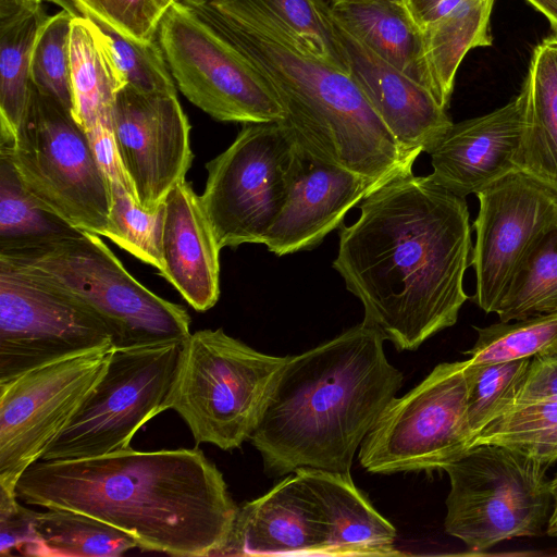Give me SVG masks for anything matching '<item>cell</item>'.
I'll use <instances>...</instances> for the list:
<instances>
[{"label":"cell","mask_w":557,"mask_h":557,"mask_svg":"<svg viewBox=\"0 0 557 557\" xmlns=\"http://www.w3.org/2000/svg\"><path fill=\"white\" fill-rule=\"evenodd\" d=\"M539 401L557 403V352L530 360L513 404Z\"/></svg>","instance_id":"cell-39"},{"label":"cell","mask_w":557,"mask_h":557,"mask_svg":"<svg viewBox=\"0 0 557 557\" xmlns=\"http://www.w3.org/2000/svg\"><path fill=\"white\" fill-rule=\"evenodd\" d=\"M79 15L96 20L126 38L157 39L160 23L172 0H71Z\"/></svg>","instance_id":"cell-37"},{"label":"cell","mask_w":557,"mask_h":557,"mask_svg":"<svg viewBox=\"0 0 557 557\" xmlns=\"http://www.w3.org/2000/svg\"><path fill=\"white\" fill-rule=\"evenodd\" d=\"M384 341L361 322L287 356L249 438L268 474L300 468L350 472L362 441L403 385Z\"/></svg>","instance_id":"cell-3"},{"label":"cell","mask_w":557,"mask_h":557,"mask_svg":"<svg viewBox=\"0 0 557 557\" xmlns=\"http://www.w3.org/2000/svg\"><path fill=\"white\" fill-rule=\"evenodd\" d=\"M193 5V4H191ZM261 75L298 146L381 187L412 173L404 150L346 72L307 53L249 0L193 5Z\"/></svg>","instance_id":"cell-4"},{"label":"cell","mask_w":557,"mask_h":557,"mask_svg":"<svg viewBox=\"0 0 557 557\" xmlns=\"http://www.w3.org/2000/svg\"><path fill=\"white\" fill-rule=\"evenodd\" d=\"M15 494L26 505L85 513L135 539L138 547L180 557H214L238 506L222 472L198 447L38 460Z\"/></svg>","instance_id":"cell-2"},{"label":"cell","mask_w":557,"mask_h":557,"mask_svg":"<svg viewBox=\"0 0 557 557\" xmlns=\"http://www.w3.org/2000/svg\"><path fill=\"white\" fill-rule=\"evenodd\" d=\"M91 21L106 38L122 88L129 86L149 94H176L175 82L158 39L133 40L101 22Z\"/></svg>","instance_id":"cell-35"},{"label":"cell","mask_w":557,"mask_h":557,"mask_svg":"<svg viewBox=\"0 0 557 557\" xmlns=\"http://www.w3.org/2000/svg\"><path fill=\"white\" fill-rule=\"evenodd\" d=\"M10 154L26 191L73 227L107 235L111 190L90 140L73 114L30 84Z\"/></svg>","instance_id":"cell-8"},{"label":"cell","mask_w":557,"mask_h":557,"mask_svg":"<svg viewBox=\"0 0 557 557\" xmlns=\"http://www.w3.org/2000/svg\"><path fill=\"white\" fill-rule=\"evenodd\" d=\"M341 226L333 268L362 304L363 323L398 350H416L453 326L469 298L463 276L472 251L465 198L430 175L395 177L357 206Z\"/></svg>","instance_id":"cell-1"},{"label":"cell","mask_w":557,"mask_h":557,"mask_svg":"<svg viewBox=\"0 0 557 557\" xmlns=\"http://www.w3.org/2000/svg\"><path fill=\"white\" fill-rule=\"evenodd\" d=\"M249 1L268 14L295 46L348 74V62L325 0Z\"/></svg>","instance_id":"cell-29"},{"label":"cell","mask_w":557,"mask_h":557,"mask_svg":"<svg viewBox=\"0 0 557 557\" xmlns=\"http://www.w3.org/2000/svg\"><path fill=\"white\" fill-rule=\"evenodd\" d=\"M495 0H461L422 30L430 90L447 110L455 76L465 55L473 48L492 46L490 17Z\"/></svg>","instance_id":"cell-26"},{"label":"cell","mask_w":557,"mask_h":557,"mask_svg":"<svg viewBox=\"0 0 557 557\" xmlns=\"http://www.w3.org/2000/svg\"><path fill=\"white\" fill-rule=\"evenodd\" d=\"M521 90L525 127L520 171L557 196V35L533 49Z\"/></svg>","instance_id":"cell-24"},{"label":"cell","mask_w":557,"mask_h":557,"mask_svg":"<svg viewBox=\"0 0 557 557\" xmlns=\"http://www.w3.org/2000/svg\"><path fill=\"white\" fill-rule=\"evenodd\" d=\"M466 364L440 363L416 387L391 400L360 445L358 460L367 471L443 470L473 446Z\"/></svg>","instance_id":"cell-11"},{"label":"cell","mask_w":557,"mask_h":557,"mask_svg":"<svg viewBox=\"0 0 557 557\" xmlns=\"http://www.w3.org/2000/svg\"><path fill=\"white\" fill-rule=\"evenodd\" d=\"M32 1H38V2H42V3L45 1L52 2V3L61 7L62 9L70 11L71 13H73L76 16L79 15V13L75 9V7L73 5L71 0H32Z\"/></svg>","instance_id":"cell-44"},{"label":"cell","mask_w":557,"mask_h":557,"mask_svg":"<svg viewBox=\"0 0 557 557\" xmlns=\"http://www.w3.org/2000/svg\"><path fill=\"white\" fill-rule=\"evenodd\" d=\"M329 12L376 55L431 92L422 30L403 0L330 2Z\"/></svg>","instance_id":"cell-23"},{"label":"cell","mask_w":557,"mask_h":557,"mask_svg":"<svg viewBox=\"0 0 557 557\" xmlns=\"http://www.w3.org/2000/svg\"><path fill=\"white\" fill-rule=\"evenodd\" d=\"M220 250L200 196L182 180L164 200L160 275L196 311H207L219 300Z\"/></svg>","instance_id":"cell-21"},{"label":"cell","mask_w":557,"mask_h":557,"mask_svg":"<svg viewBox=\"0 0 557 557\" xmlns=\"http://www.w3.org/2000/svg\"><path fill=\"white\" fill-rule=\"evenodd\" d=\"M474 329L476 342L465 351L472 363L532 359L557 352V311Z\"/></svg>","instance_id":"cell-31"},{"label":"cell","mask_w":557,"mask_h":557,"mask_svg":"<svg viewBox=\"0 0 557 557\" xmlns=\"http://www.w3.org/2000/svg\"><path fill=\"white\" fill-rule=\"evenodd\" d=\"M113 349L65 357L0 382V490L15 494L21 475L40 460L101 379Z\"/></svg>","instance_id":"cell-14"},{"label":"cell","mask_w":557,"mask_h":557,"mask_svg":"<svg viewBox=\"0 0 557 557\" xmlns=\"http://www.w3.org/2000/svg\"><path fill=\"white\" fill-rule=\"evenodd\" d=\"M524 92L487 114L453 124L430 151V177L466 198L520 171L524 135Z\"/></svg>","instance_id":"cell-18"},{"label":"cell","mask_w":557,"mask_h":557,"mask_svg":"<svg viewBox=\"0 0 557 557\" xmlns=\"http://www.w3.org/2000/svg\"><path fill=\"white\" fill-rule=\"evenodd\" d=\"M377 188L363 176L315 160L300 148L287 201L263 244L276 256L313 249Z\"/></svg>","instance_id":"cell-20"},{"label":"cell","mask_w":557,"mask_h":557,"mask_svg":"<svg viewBox=\"0 0 557 557\" xmlns=\"http://www.w3.org/2000/svg\"><path fill=\"white\" fill-rule=\"evenodd\" d=\"M111 190L110 228L107 238L137 259L163 269L161 237L164 202L153 212L143 209L124 184L109 180Z\"/></svg>","instance_id":"cell-33"},{"label":"cell","mask_w":557,"mask_h":557,"mask_svg":"<svg viewBox=\"0 0 557 557\" xmlns=\"http://www.w3.org/2000/svg\"><path fill=\"white\" fill-rule=\"evenodd\" d=\"M475 272L472 300L495 312L539 239L557 221V196L522 171L510 173L476 194Z\"/></svg>","instance_id":"cell-16"},{"label":"cell","mask_w":557,"mask_h":557,"mask_svg":"<svg viewBox=\"0 0 557 557\" xmlns=\"http://www.w3.org/2000/svg\"><path fill=\"white\" fill-rule=\"evenodd\" d=\"M547 468L506 446H472L443 469L450 483L446 533L473 552L541 535L553 509Z\"/></svg>","instance_id":"cell-9"},{"label":"cell","mask_w":557,"mask_h":557,"mask_svg":"<svg viewBox=\"0 0 557 557\" xmlns=\"http://www.w3.org/2000/svg\"><path fill=\"white\" fill-rule=\"evenodd\" d=\"M81 232L44 209L26 191L10 154L0 149V256L27 251Z\"/></svg>","instance_id":"cell-27"},{"label":"cell","mask_w":557,"mask_h":557,"mask_svg":"<svg viewBox=\"0 0 557 557\" xmlns=\"http://www.w3.org/2000/svg\"><path fill=\"white\" fill-rule=\"evenodd\" d=\"M0 259L84 305L106 325L114 348L184 343L191 334L185 308L134 278L97 234L82 231Z\"/></svg>","instance_id":"cell-6"},{"label":"cell","mask_w":557,"mask_h":557,"mask_svg":"<svg viewBox=\"0 0 557 557\" xmlns=\"http://www.w3.org/2000/svg\"><path fill=\"white\" fill-rule=\"evenodd\" d=\"M397 532L350 472L300 468L244 503L216 556H399Z\"/></svg>","instance_id":"cell-5"},{"label":"cell","mask_w":557,"mask_h":557,"mask_svg":"<svg viewBox=\"0 0 557 557\" xmlns=\"http://www.w3.org/2000/svg\"><path fill=\"white\" fill-rule=\"evenodd\" d=\"M176 87L221 122H281L285 111L248 61L183 0L165 12L157 34Z\"/></svg>","instance_id":"cell-12"},{"label":"cell","mask_w":557,"mask_h":557,"mask_svg":"<svg viewBox=\"0 0 557 557\" xmlns=\"http://www.w3.org/2000/svg\"><path fill=\"white\" fill-rule=\"evenodd\" d=\"M76 16L60 10L44 22L32 54L30 81L73 114L71 27Z\"/></svg>","instance_id":"cell-32"},{"label":"cell","mask_w":557,"mask_h":557,"mask_svg":"<svg viewBox=\"0 0 557 557\" xmlns=\"http://www.w3.org/2000/svg\"><path fill=\"white\" fill-rule=\"evenodd\" d=\"M287 356L260 352L222 329L191 333L182 344L165 399L197 444L238 448L255 431Z\"/></svg>","instance_id":"cell-7"},{"label":"cell","mask_w":557,"mask_h":557,"mask_svg":"<svg viewBox=\"0 0 557 557\" xmlns=\"http://www.w3.org/2000/svg\"><path fill=\"white\" fill-rule=\"evenodd\" d=\"M461 0H403L411 17L423 28L429 23L443 16Z\"/></svg>","instance_id":"cell-40"},{"label":"cell","mask_w":557,"mask_h":557,"mask_svg":"<svg viewBox=\"0 0 557 557\" xmlns=\"http://www.w3.org/2000/svg\"><path fill=\"white\" fill-rule=\"evenodd\" d=\"M172 1H176V0H172Z\"/></svg>","instance_id":"cell-48"},{"label":"cell","mask_w":557,"mask_h":557,"mask_svg":"<svg viewBox=\"0 0 557 557\" xmlns=\"http://www.w3.org/2000/svg\"><path fill=\"white\" fill-rule=\"evenodd\" d=\"M183 1H185L189 4H193V5H203V4L221 2L223 0H183Z\"/></svg>","instance_id":"cell-45"},{"label":"cell","mask_w":557,"mask_h":557,"mask_svg":"<svg viewBox=\"0 0 557 557\" xmlns=\"http://www.w3.org/2000/svg\"><path fill=\"white\" fill-rule=\"evenodd\" d=\"M113 132L137 203L157 211L193 162L190 124L176 94L124 86L116 94Z\"/></svg>","instance_id":"cell-17"},{"label":"cell","mask_w":557,"mask_h":557,"mask_svg":"<svg viewBox=\"0 0 557 557\" xmlns=\"http://www.w3.org/2000/svg\"><path fill=\"white\" fill-rule=\"evenodd\" d=\"M183 343L114 348L101 379L40 460L96 457L131 446L165 411Z\"/></svg>","instance_id":"cell-13"},{"label":"cell","mask_w":557,"mask_h":557,"mask_svg":"<svg viewBox=\"0 0 557 557\" xmlns=\"http://www.w3.org/2000/svg\"><path fill=\"white\" fill-rule=\"evenodd\" d=\"M300 154L282 122L245 123L206 164L201 206L220 248L263 244L283 210Z\"/></svg>","instance_id":"cell-10"},{"label":"cell","mask_w":557,"mask_h":557,"mask_svg":"<svg viewBox=\"0 0 557 557\" xmlns=\"http://www.w3.org/2000/svg\"><path fill=\"white\" fill-rule=\"evenodd\" d=\"M549 490L553 497V509L547 522L546 533L557 539V475L549 480Z\"/></svg>","instance_id":"cell-43"},{"label":"cell","mask_w":557,"mask_h":557,"mask_svg":"<svg viewBox=\"0 0 557 557\" xmlns=\"http://www.w3.org/2000/svg\"><path fill=\"white\" fill-rule=\"evenodd\" d=\"M535 10L541 12L549 22L552 29L557 35V0H525Z\"/></svg>","instance_id":"cell-42"},{"label":"cell","mask_w":557,"mask_h":557,"mask_svg":"<svg viewBox=\"0 0 557 557\" xmlns=\"http://www.w3.org/2000/svg\"><path fill=\"white\" fill-rule=\"evenodd\" d=\"M556 430L557 403L513 404L479 432L473 446L494 444L527 455Z\"/></svg>","instance_id":"cell-36"},{"label":"cell","mask_w":557,"mask_h":557,"mask_svg":"<svg viewBox=\"0 0 557 557\" xmlns=\"http://www.w3.org/2000/svg\"><path fill=\"white\" fill-rule=\"evenodd\" d=\"M73 116L85 129L109 180L134 194L122 166L113 132L117 91L122 88L106 38L89 18L78 15L71 27Z\"/></svg>","instance_id":"cell-22"},{"label":"cell","mask_w":557,"mask_h":557,"mask_svg":"<svg viewBox=\"0 0 557 557\" xmlns=\"http://www.w3.org/2000/svg\"><path fill=\"white\" fill-rule=\"evenodd\" d=\"M527 455L548 467L557 461V430L533 447Z\"/></svg>","instance_id":"cell-41"},{"label":"cell","mask_w":557,"mask_h":557,"mask_svg":"<svg viewBox=\"0 0 557 557\" xmlns=\"http://www.w3.org/2000/svg\"><path fill=\"white\" fill-rule=\"evenodd\" d=\"M36 513L23 505L15 494L0 490V555L18 552L38 557L39 536Z\"/></svg>","instance_id":"cell-38"},{"label":"cell","mask_w":557,"mask_h":557,"mask_svg":"<svg viewBox=\"0 0 557 557\" xmlns=\"http://www.w3.org/2000/svg\"><path fill=\"white\" fill-rule=\"evenodd\" d=\"M107 346L108 329L84 305L0 259V382Z\"/></svg>","instance_id":"cell-15"},{"label":"cell","mask_w":557,"mask_h":557,"mask_svg":"<svg viewBox=\"0 0 557 557\" xmlns=\"http://www.w3.org/2000/svg\"><path fill=\"white\" fill-rule=\"evenodd\" d=\"M557 311V221L539 239L495 313L510 322Z\"/></svg>","instance_id":"cell-30"},{"label":"cell","mask_w":557,"mask_h":557,"mask_svg":"<svg viewBox=\"0 0 557 557\" xmlns=\"http://www.w3.org/2000/svg\"><path fill=\"white\" fill-rule=\"evenodd\" d=\"M326 2H330L331 0H325Z\"/></svg>","instance_id":"cell-47"},{"label":"cell","mask_w":557,"mask_h":557,"mask_svg":"<svg viewBox=\"0 0 557 557\" xmlns=\"http://www.w3.org/2000/svg\"><path fill=\"white\" fill-rule=\"evenodd\" d=\"M331 18L348 62V74L373 111L404 150L417 157L430 153L454 124L446 109L426 88L385 62Z\"/></svg>","instance_id":"cell-19"},{"label":"cell","mask_w":557,"mask_h":557,"mask_svg":"<svg viewBox=\"0 0 557 557\" xmlns=\"http://www.w3.org/2000/svg\"><path fill=\"white\" fill-rule=\"evenodd\" d=\"M337 1H344V0H331L330 2H337Z\"/></svg>","instance_id":"cell-46"},{"label":"cell","mask_w":557,"mask_h":557,"mask_svg":"<svg viewBox=\"0 0 557 557\" xmlns=\"http://www.w3.org/2000/svg\"><path fill=\"white\" fill-rule=\"evenodd\" d=\"M530 360L472 363L467 359V408L470 426L475 436L515 403Z\"/></svg>","instance_id":"cell-34"},{"label":"cell","mask_w":557,"mask_h":557,"mask_svg":"<svg viewBox=\"0 0 557 557\" xmlns=\"http://www.w3.org/2000/svg\"><path fill=\"white\" fill-rule=\"evenodd\" d=\"M37 511L38 557H117L138 547L124 531L82 512Z\"/></svg>","instance_id":"cell-28"},{"label":"cell","mask_w":557,"mask_h":557,"mask_svg":"<svg viewBox=\"0 0 557 557\" xmlns=\"http://www.w3.org/2000/svg\"><path fill=\"white\" fill-rule=\"evenodd\" d=\"M42 2L0 0V145L11 147L30 88V63L47 20Z\"/></svg>","instance_id":"cell-25"}]
</instances>
